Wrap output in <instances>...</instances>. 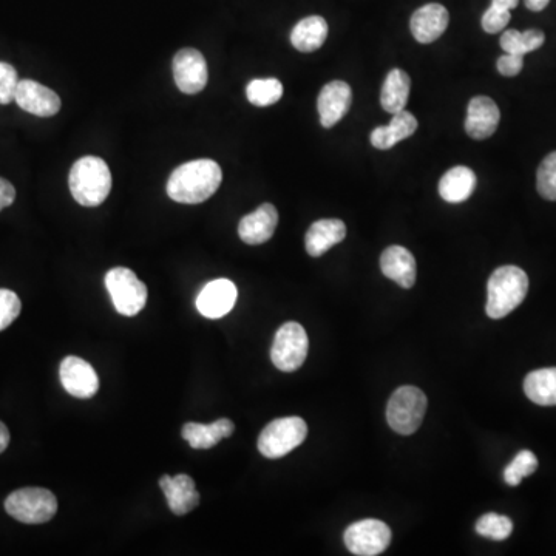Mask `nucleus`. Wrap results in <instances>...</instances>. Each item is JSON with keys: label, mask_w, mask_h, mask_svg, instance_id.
I'll use <instances>...</instances> for the list:
<instances>
[{"label": "nucleus", "mask_w": 556, "mask_h": 556, "mask_svg": "<svg viewBox=\"0 0 556 556\" xmlns=\"http://www.w3.org/2000/svg\"><path fill=\"white\" fill-rule=\"evenodd\" d=\"M223 181L221 167L212 160L189 161L173 170L167 195L181 204H200L217 192Z\"/></svg>", "instance_id": "nucleus-1"}, {"label": "nucleus", "mask_w": 556, "mask_h": 556, "mask_svg": "<svg viewBox=\"0 0 556 556\" xmlns=\"http://www.w3.org/2000/svg\"><path fill=\"white\" fill-rule=\"evenodd\" d=\"M529 277L518 266H501L489 278L485 311L490 319H504L526 299Z\"/></svg>", "instance_id": "nucleus-2"}, {"label": "nucleus", "mask_w": 556, "mask_h": 556, "mask_svg": "<svg viewBox=\"0 0 556 556\" xmlns=\"http://www.w3.org/2000/svg\"><path fill=\"white\" fill-rule=\"evenodd\" d=\"M68 186L81 206L96 207L110 195L112 173L106 161L98 156H84L73 164Z\"/></svg>", "instance_id": "nucleus-3"}, {"label": "nucleus", "mask_w": 556, "mask_h": 556, "mask_svg": "<svg viewBox=\"0 0 556 556\" xmlns=\"http://www.w3.org/2000/svg\"><path fill=\"white\" fill-rule=\"evenodd\" d=\"M5 510L19 523L44 524L58 512V499L50 490L25 487L8 496Z\"/></svg>", "instance_id": "nucleus-4"}, {"label": "nucleus", "mask_w": 556, "mask_h": 556, "mask_svg": "<svg viewBox=\"0 0 556 556\" xmlns=\"http://www.w3.org/2000/svg\"><path fill=\"white\" fill-rule=\"evenodd\" d=\"M427 411V396L416 387H401L394 391L387 407V421L402 436L416 433Z\"/></svg>", "instance_id": "nucleus-5"}, {"label": "nucleus", "mask_w": 556, "mask_h": 556, "mask_svg": "<svg viewBox=\"0 0 556 556\" xmlns=\"http://www.w3.org/2000/svg\"><path fill=\"white\" fill-rule=\"evenodd\" d=\"M308 425L302 417L275 419L266 425L258 438V450L265 458L278 459L291 453L306 439Z\"/></svg>", "instance_id": "nucleus-6"}, {"label": "nucleus", "mask_w": 556, "mask_h": 556, "mask_svg": "<svg viewBox=\"0 0 556 556\" xmlns=\"http://www.w3.org/2000/svg\"><path fill=\"white\" fill-rule=\"evenodd\" d=\"M106 286L121 316H136L146 306L147 286L130 269L115 268L107 272Z\"/></svg>", "instance_id": "nucleus-7"}, {"label": "nucleus", "mask_w": 556, "mask_h": 556, "mask_svg": "<svg viewBox=\"0 0 556 556\" xmlns=\"http://www.w3.org/2000/svg\"><path fill=\"white\" fill-rule=\"evenodd\" d=\"M309 340L300 323L288 322L280 326L272 345L271 359L275 367L285 373L299 370L308 356Z\"/></svg>", "instance_id": "nucleus-8"}, {"label": "nucleus", "mask_w": 556, "mask_h": 556, "mask_svg": "<svg viewBox=\"0 0 556 556\" xmlns=\"http://www.w3.org/2000/svg\"><path fill=\"white\" fill-rule=\"evenodd\" d=\"M343 540L353 555L376 556L390 546L391 530L377 519H363L345 530Z\"/></svg>", "instance_id": "nucleus-9"}, {"label": "nucleus", "mask_w": 556, "mask_h": 556, "mask_svg": "<svg viewBox=\"0 0 556 556\" xmlns=\"http://www.w3.org/2000/svg\"><path fill=\"white\" fill-rule=\"evenodd\" d=\"M173 78L180 92L186 95H197L206 87L209 73L207 62L200 51L195 48H184L178 51L173 59Z\"/></svg>", "instance_id": "nucleus-10"}, {"label": "nucleus", "mask_w": 556, "mask_h": 556, "mask_svg": "<svg viewBox=\"0 0 556 556\" xmlns=\"http://www.w3.org/2000/svg\"><path fill=\"white\" fill-rule=\"evenodd\" d=\"M62 387L78 399H90L99 390V377L92 365L79 357L68 356L59 368Z\"/></svg>", "instance_id": "nucleus-11"}, {"label": "nucleus", "mask_w": 556, "mask_h": 556, "mask_svg": "<svg viewBox=\"0 0 556 556\" xmlns=\"http://www.w3.org/2000/svg\"><path fill=\"white\" fill-rule=\"evenodd\" d=\"M14 101L22 110L39 118H50L61 110V98L53 90L31 79L19 81Z\"/></svg>", "instance_id": "nucleus-12"}, {"label": "nucleus", "mask_w": 556, "mask_h": 556, "mask_svg": "<svg viewBox=\"0 0 556 556\" xmlns=\"http://www.w3.org/2000/svg\"><path fill=\"white\" fill-rule=\"evenodd\" d=\"M237 286L228 278L207 283L197 297V309L206 319H221L232 311L237 302Z\"/></svg>", "instance_id": "nucleus-13"}, {"label": "nucleus", "mask_w": 556, "mask_h": 556, "mask_svg": "<svg viewBox=\"0 0 556 556\" xmlns=\"http://www.w3.org/2000/svg\"><path fill=\"white\" fill-rule=\"evenodd\" d=\"M353 102V92L350 85L343 81H333L320 90L317 99L320 123L325 129H331L342 121L343 116L350 110Z\"/></svg>", "instance_id": "nucleus-14"}, {"label": "nucleus", "mask_w": 556, "mask_h": 556, "mask_svg": "<svg viewBox=\"0 0 556 556\" xmlns=\"http://www.w3.org/2000/svg\"><path fill=\"white\" fill-rule=\"evenodd\" d=\"M501 112L496 102L487 96H476L468 102L467 118H465V132L470 138H490L498 129Z\"/></svg>", "instance_id": "nucleus-15"}, {"label": "nucleus", "mask_w": 556, "mask_h": 556, "mask_svg": "<svg viewBox=\"0 0 556 556\" xmlns=\"http://www.w3.org/2000/svg\"><path fill=\"white\" fill-rule=\"evenodd\" d=\"M448 22L450 16L444 5L427 4L414 11L411 16V33L419 44H431L445 33Z\"/></svg>", "instance_id": "nucleus-16"}, {"label": "nucleus", "mask_w": 556, "mask_h": 556, "mask_svg": "<svg viewBox=\"0 0 556 556\" xmlns=\"http://www.w3.org/2000/svg\"><path fill=\"white\" fill-rule=\"evenodd\" d=\"M278 224V212L271 203L262 204L252 214L241 218L238 235L246 245H263L271 240Z\"/></svg>", "instance_id": "nucleus-17"}, {"label": "nucleus", "mask_w": 556, "mask_h": 556, "mask_svg": "<svg viewBox=\"0 0 556 556\" xmlns=\"http://www.w3.org/2000/svg\"><path fill=\"white\" fill-rule=\"evenodd\" d=\"M160 487L166 496L167 504L172 513L178 516L187 515L200 504V493L195 487L194 479L187 475H164L160 479Z\"/></svg>", "instance_id": "nucleus-18"}, {"label": "nucleus", "mask_w": 556, "mask_h": 556, "mask_svg": "<svg viewBox=\"0 0 556 556\" xmlns=\"http://www.w3.org/2000/svg\"><path fill=\"white\" fill-rule=\"evenodd\" d=\"M380 269L402 288H413L416 283V260L408 249L390 246L380 255Z\"/></svg>", "instance_id": "nucleus-19"}, {"label": "nucleus", "mask_w": 556, "mask_h": 556, "mask_svg": "<svg viewBox=\"0 0 556 556\" xmlns=\"http://www.w3.org/2000/svg\"><path fill=\"white\" fill-rule=\"evenodd\" d=\"M345 237L346 226L342 220L326 218V220L316 221L306 232V252L311 257H322L333 246L339 245L340 241L345 240Z\"/></svg>", "instance_id": "nucleus-20"}, {"label": "nucleus", "mask_w": 556, "mask_h": 556, "mask_svg": "<svg viewBox=\"0 0 556 556\" xmlns=\"http://www.w3.org/2000/svg\"><path fill=\"white\" fill-rule=\"evenodd\" d=\"M417 130V119L413 113L402 110L394 113L393 119L388 126L376 127L371 133L370 139L376 149L388 150L401 143L404 139L410 138Z\"/></svg>", "instance_id": "nucleus-21"}, {"label": "nucleus", "mask_w": 556, "mask_h": 556, "mask_svg": "<svg viewBox=\"0 0 556 556\" xmlns=\"http://www.w3.org/2000/svg\"><path fill=\"white\" fill-rule=\"evenodd\" d=\"M475 172L465 166H456L448 170L439 181V195L447 203H464L472 197L476 189Z\"/></svg>", "instance_id": "nucleus-22"}, {"label": "nucleus", "mask_w": 556, "mask_h": 556, "mask_svg": "<svg viewBox=\"0 0 556 556\" xmlns=\"http://www.w3.org/2000/svg\"><path fill=\"white\" fill-rule=\"evenodd\" d=\"M234 430V422L229 419H218L214 424L209 425L189 422L183 427V438L195 450H207L215 447L223 439L229 438Z\"/></svg>", "instance_id": "nucleus-23"}, {"label": "nucleus", "mask_w": 556, "mask_h": 556, "mask_svg": "<svg viewBox=\"0 0 556 556\" xmlns=\"http://www.w3.org/2000/svg\"><path fill=\"white\" fill-rule=\"evenodd\" d=\"M328 38V22L322 16H308L292 28L291 44L302 53L319 50Z\"/></svg>", "instance_id": "nucleus-24"}, {"label": "nucleus", "mask_w": 556, "mask_h": 556, "mask_svg": "<svg viewBox=\"0 0 556 556\" xmlns=\"http://www.w3.org/2000/svg\"><path fill=\"white\" fill-rule=\"evenodd\" d=\"M410 87V76L404 70H399V68L391 70L382 85V93H380V104L384 107L385 112L394 115V113L405 110L408 98H410Z\"/></svg>", "instance_id": "nucleus-25"}, {"label": "nucleus", "mask_w": 556, "mask_h": 556, "mask_svg": "<svg viewBox=\"0 0 556 556\" xmlns=\"http://www.w3.org/2000/svg\"><path fill=\"white\" fill-rule=\"evenodd\" d=\"M524 393L536 405H556V368H543L527 374Z\"/></svg>", "instance_id": "nucleus-26"}, {"label": "nucleus", "mask_w": 556, "mask_h": 556, "mask_svg": "<svg viewBox=\"0 0 556 556\" xmlns=\"http://www.w3.org/2000/svg\"><path fill=\"white\" fill-rule=\"evenodd\" d=\"M544 41H546V36L543 31L536 30V28L524 31V33H519L518 30H507L501 36V48L509 55L524 56L530 51L538 50Z\"/></svg>", "instance_id": "nucleus-27"}, {"label": "nucleus", "mask_w": 556, "mask_h": 556, "mask_svg": "<svg viewBox=\"0 0 556 556\" xmlns=\"http://www.w3.org/2000/svg\"><path fill=\"white\" fill-rule=\"evenodd\" d=\"M246 96L252 106L268 107L280 101L283 96L282 82L275 78L254 79L249 82Z\"/></svg>", "instance_id": "nucleus-28"}, {"label": "nucleus", "mask_w": 556, "mask_h": 556, "mask_svg": "<svg viewBox=\"0 0 556 556\" xmlns=\"http://www.w3.org/2000/svg\"><path fill=\"white\" fill-rule=\"evenodd\" d=\"M476 533L489 538V540L504 541L512 535L513 523L512 519L507 516L498 515V513H487L481 516L476 523Z\"/></svg>", "instance_id": "nucleus-29"}, {"label": "nucleus", "mask_w": 556, "mask_h": 556, "mask_svg": "<svg viewBox=\"0 0 556 556\" xmlns=\"http://www.w3.org/2000/svg\"><path fill=\"white\" fill-rule=\"evenodd\" d=\"M536 468H538V459H536L532 451H519L515 459L504 470V481L512 485V487H516V485L521 484L524 478L533 475L536 472Z\"/></svg>", "instance_id": "nucleus-30"}, {"label": "nucleus", "mask_w": 556, "mask_h": 556, "mask_svg": "<svg viewBox=\"0 0 556 556\" xmlns=\"http://www.w3.org/2000/svg\"><path fill=\"white\" fill-rule=\"evenodd\" d=\"M536 187L541 197L556 201V152L547 155L540 164L536 175Z\"/></svg>", "instance_id": "nucleus-31"}, {"label": "nucleus", "mask_w": 556, "mask_h": 556, "mask_svg": "<svg viewBox=\"0 0 556 556\" xmlns=\"http://www.w3.org/2000/svg\"><path fill=\"white\" fill-rule=\"evenodd\" d=\"M22 303L10 289H0V331L11 325L21 314Z\"/></svg>", "instance_id": "nucleus-32"}, {"label": "nucleus", "mask_w": 556, "mask_h": 556, "mask_svg": "<svg viewBox=\"0 0 556 556\" xmlns=\"http://www.w3.org/2000/svg\"><path fill=\"white\" fill-rule=\"evenodd\" d=\"M17 85H19V78L13 65L0 62V104L2 106H7L14 101Z\"/></svg>", "instance_id": "nucleus-33"}, {"label": "nucleus", "mask_w": 556, "mask_h": 556, "mask_svg": "<svg viewBox=\"0 0 556 556\" xmlns=\"http://www.w3.org/2000/svg\"><path fill=\"white\" fill-rule=\"evenodd\" d=\"M510 17L509 10L492 5L482 16V28L490 34L499 33L509 25Z\"/></svg>", "instance_id": "nucleus-34"}, {"label": "nucleus", "mask_w": 556, "mask_h": 556, "mask_svg": "<svg viewBox=\"0 0 556 556\" xmlns=\"http://www.w3.org/2000/svg\"><path fill=\"white\" fill-rule=\"evenodd\" d=\"M498 72L501 73L502 76H507V78H512V76L519 75L521 70L524 67V56L519 55H502L501 58L498 59Z\"/></svg>", "instance_id": "nucleus-35"}, {"label": "nucleus", "mask_w": 556, "mask_h": 556, "mask_svg": "<svg viewBox=\"0 0 556 556\" xmlns=\"http://www.w3.org/2000/svg\"><path fill=\"white\" fill-rule=\"evenodd\" d=\"M16 198V189L10 181L0 178V211H4L5 207L13 204Z\"/></svg>", "instance_id": "nucleus-36"}, {"label": "nucleus", "mask_w": 556, "mask_h": 556, "mask_svg": "<svg viewBox=\"0 0 556 556\" xmlns=\"http://www.w3.org/2000/svg\"><path fill=\"white\" fill-rule=\"evenodd\" d=\"M8 444H10V431L4 422H0V453L7 450Z\"/></svg>", "instance_id": "nucleus-37"}, {"label": "nucleus", "mask_w": 556, "mask_h": 556, "mask_svg": "<svg viewBox=\"0 0 556 556\" xmlns=\"http://www.w3.org/2000/svg\"><path fill=\"white\" fill-rule=\"evenodd\" d=\"M524 2H526V7L530 11H535V13L543 11L550 4V0H524Z\"/></svg>", "instance_id": "nucleus-38"}, {"label": "nucleus", "mask_w": 556, "mask_h": 556, "mask_svg": "<svg viewBox=\"0 0 556 556\" xmlns=\"http://www.w3.org/2000/svg\"><path fill=\"white\" fill-rule=\"evenodd\" d=\"M519 0H492V5L495 7L504 8V10H513L518 7Z\"/></svg>", "instance_id": "nucleus-39"}]
</instances>
